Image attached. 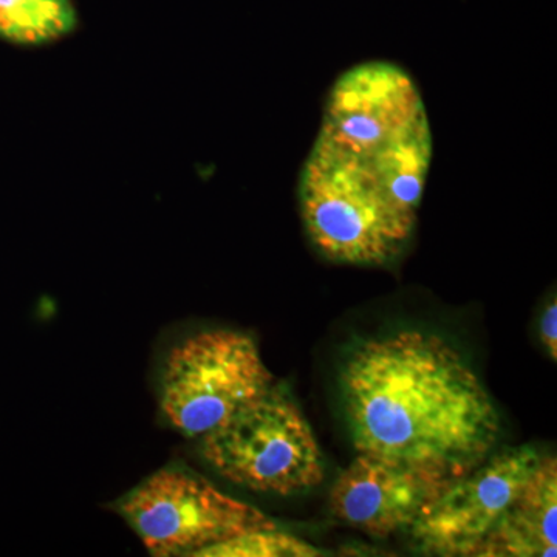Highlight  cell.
<instances>
[{"label": "cell", "instance_id": "6da1fadb", "mask_svg": "<svg viewBox=\"0 0 557 557\" xmlns=\"http://www.w3.org/2000/svg\"><path fill=\"white\" fill-rule=\"evenodd\" d=\"M434 139L416 81L391 62L355 65L333 84L299 178V207L319 255L386 265L417 225Z\"/></svg>", "mask_w": 557, "mask_h": 557}, {"label": "cell", "instance_id": "7a4b0ae2", "mask_svg": "<svg viewBox=\"0 0 557 557\" xmlns=\"http://www.w3.org/2000/svg\"><path fill=\"white\" fill-rule=\"evenodd\" d=\"M341 387L358 453L461 478L500 435V416L478 373L434 333L403 330L362 343Z\"/></svg>", "mask_w": 557, "mask_h": 557}, {"label": "cell", "instance_id": "3957f363", "mask_svg": "<svg viewBox=\"0 0 557 557\" xmlns=\"http://www.w3.org/2000/svg\"><path fill=\"white\" fill-rule=\"evenodd\" d=\"M199 453L223 479L255 493L289 496L325 475L309 421L276 386L200 437Z\"/></svg>", "mask_w": 557, "mask_h": 557}, {"label": "cell", "instance_id": "277c9868", "mask_svg": "<svg viewBox=\"0 0 557 557\" xmlns=\"http://www.w3.org/2000/svg\"><path fill=\"white\" fill-rule=\"evenodd\" d=\"M274 386L256 341L234 330L196 333L172 348L160 408L183 437L199 440Z\"/></svg>", "mask_w": 557, "mask_h": 557}, {"label": "cell", "instance_id": "5b68a950", "mask_svg": "<svg viewBox=\"0 0 557 557\" xmlns=\"http://www.w3.org/2000/svg\"><path fill=\"white\" fill-rule=\"evenodd\" d=\"M115 509L157 557H197L220 542L278 528L265 512L182 467L153 472L119 498Z\"/></svg>", "mask_w": 557, "mask_h": 557}, {"label": "cell", "instance_id": "8992f818", "mask_svg": "<svg viewBox=\"0 0 557 557\" xmlns=\"http://www.w3.org/2000/svg\"><path fill=\"white\" fill-rule=\"evenodd\" d=\"M542 456L530 446L487 456L458 478L410 527L426 553L474 556L533 478Z\"/></svg>", "mask_w": 557, "mask_h": 557}, {"label": "cell", "instance_id": "52a82bcc", "mask_svg": "<svg viewBox=\"0 0 557 557\" xmlns=\"http://www.w3.org/2000/svg\"><path fill=\"white\" fill-rule=\"evenodd\" d=\"M457 475L358 453L330 493L333 516L375 537L410 528Z\"/></svg>", "mask_w": 557, "mask_h": 557}, {"label": "cell", "instance_id": "ba28073f", "mask_svg": "<svg viewBox=\"0 0 557 557\" xmlns=\"http://www.w3.org/2000/svg\"><path fill=\"white\" fill-rule=\"evenodd\" d=\"M557 463L542 457L533 478L491 530L474 556H556Z\"/></svg>", "mask_w": 557, "mask_h": 557}, {"label": "cell", "instance_id": "9c48e42d", "mask_svg": "<svg viewBox=\"0 0 557 557\" xmlns=\"http://www.w3.org/2000/svg\"><path fill=\"white\" fill-rule=\"evenodd\" d=\"M75 25L70 0H0V36L21 44L61 38Z\"/></svg>", "mask_w": 557, "mask_h": 557}, {"label": "cell", "instance_id": "30bf717a", "mask_svg": "<svg viewBox=\"0 0 557 557\" xmlns=\"http://www.w3.org/2000/svg\"><path fill=\"white\" fill-rule=\"evenodd\" d=\"M318 548L309 542L274 530H258L205 548L197 557H313Z\"/></svg>", "mask_w": 557, "mask_h": 557}, {"label": "cell", "instance_id": "8fae6325", "mask_svg": "<svg viewBox=\"0 0 557 557\" xmlns=\"http://www.w3.org/2000/svg\"><path fill=\"white\" fill-rule=\"evenodd\" d=\"M541 338L545 348L553 358L557 359V306L556 299H553L545 309L541 319Z\"/></svg>", "mask_w": 557, "mask_h": 557}]
</instances>
